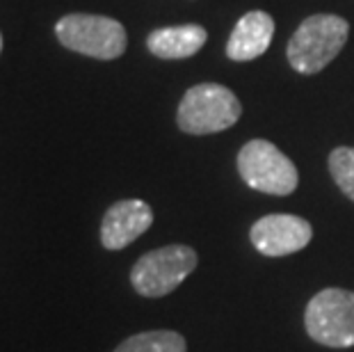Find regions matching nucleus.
<instances>
[{"label": "nucleus", "mask_w": 354, "mask_h": 352, "mask_svg": "<svg viewBox=\"0 0 354 352\" xmlns=\"http://www.w3.org/2000/svg\"><path fill=\"white\" fill-rule=\"evenodd\" d=\"M350 24L336 14H313L304 19L288 41V62L299 73H318L345 46Z\"/></svg>", "instance_id": "obj_1"}, {"label": "nucleus", "mask_w": 354, "mask_h": 352, "mask_svg": "<svg viewBox=\"0 0 354 352\" xmlns=\"http://www.w3.org/2000/svg\"><path fill=\"white\" fill-rule=\"evenodd\" d=\"M243 115L238 96L217 82L190 87L178 103L176 124L187 136H210L231 129Z\"/></svg>", "instance_id": "obj_2"}, {"label": "nucleus", "mask_w": 354, "mask_h": 352, "mask_svg": "<svg viewBox=\"0 0 354 352\" xmlns=\"http://www.w3.org/2000/svg\"><path fill=\"white\" fill-rule=\"evenodd\" d=\"M199 263L197 252L190 245H165L135 261L131 284L142 297H165L176 290Z\"/></svg>", "instance_id": "obj_3"}, {"label": "nucleus", "mask_w": 354, "mask_h": 352, "mask_svg": "<svg viewBox=\"0 0 354 352\" xmlns=\"http://www.w3.org/2000/svg\"><path fill=\"white\" fill-rule=\"evenodd\" d=\"M55 35L64 48L96 59L122 57L128 44L124 26L101 14H66L57 21Z\"/></svg>", "instance_id": "obj_4"}, {"label": "nucleus", "mask_w": 354, "mask_h": 352, "mask_svg": "<svg viewBox=\"0 0 354 352\" xmlns=\"http://www.w3.org/2000/svg\"><path fill=\"white\" fill-rule=\"evenodd\" d=\"M306 334L325 348H354V290L325 288L315 293L304 311Z\"/></svg>", "instance_id": "obj_5"}, {"label": "nucleus", "mask_w": 354, "mask_h": 352, "mask_svg": "<svg viewBox=\"0 0 354 352\" xmlns=\"http://www.w3.org/2000/svg\"><path fill=\"white\" fill-rule=\"evenodd\" d=\"M238 172L252 190L277 194L295 192L299 183L297 167L281 149L268 140H252L238 151Z\"/></svg>", "instance_id": "obj_6"}, {"label": "nucleus", "mask_w": 354, "mask_h": 352, "mask_svg": "<svg viewBox=\"0 0 354 352\" xmlns=\"http://www.w3.org/2000/svg\"><path fill=\"white\" fill-rule=\"evenodd\" d=\"M313 227L299 215L274 213L256 220L250 229V241L263 257H290L311 243Z\"/></svg>", "instance_id": "obj_7"}, {"label": "nucleus", "mask_w": 354, "mask_h": 352, "mask_svg": "<svg viewBox=\"0 0 354 352\" xmlns=\"http://www.w3.org/2000/svg\"><path fill=\"white\" fill-rule=\"evenodd\" d=\"M153 224V211L142 199H122L105 211L101 220V245L105 250H124L149 231Z\"/></svg>", "instance_id": "obj_8"}, {"label": "nucleus", "mask_w": 354, "mask_h": 352, "mask_svg": "<svg viewBox=\"0 0 354 352\" xmlns=\"http://www.w3.org/2000/svg\"><path fill=\"white\" fill-rule=\"evenodd\" d=\"M274 37V19L268 12H247L238 19L229 37L227 55L236 62H250L263 55Z\"/></svg>", "instance_id": "obj_9"}, {"label": "nucleus", "mask_w": 354, "mask_h": 352, "mask_svg": "<svg viewBox=\"0 0 354 352\" xmlns=\"http://www.w3.org/2000/svg\"><path fill=\"white\" fill-rule=\"evenodd\" d=\"M208 35L201 26L187 24V26H171V28H158L149 35L147 46L156 57L162 59H183L194 55L206 44Z\"/></svg>", "instance_id": "obj_10"}, {"label": "nucleus", "mask_w": 354, "mask_h": 352, "mask_svg": "<svg viewBox=\"0 0 354 352\" xmlns=\"http://www.w3.org/2000/svg\"><path fill=\"white\" fill-rule=\"evenodd\" d=\"M115 352H187V341L174 329H151L128 336Z\"/></svg>", "instance_id": "obj_11"}, {"label": "nucleus", "mask_w": 354, "mask_h": 352, "mask_svg": "<svg viewBox=\"0 0 354 352\" xmlns=\"http://www.w3.org/2000/svg\"><path fill=\"white\" fill-rule=\"evenodd\" d=\"M329 174L345 197L354 201V147H336L329 154Z\"/></svg>", "instance_id": "obj_12"}, {"label": "nucleus", "mask_w": 354, "mask_h": 352, "mask_svg": "<svg viewBox=\"0 0 354 352\" xmlns=\"http://www.w3.org/2000/svg\"><path fill=\"white\" fill-rule=\"evenodd\" d=\"M0 50H3V37H0Z\"/></svg>", "instance_id": "obj_13"}]
</instances>
